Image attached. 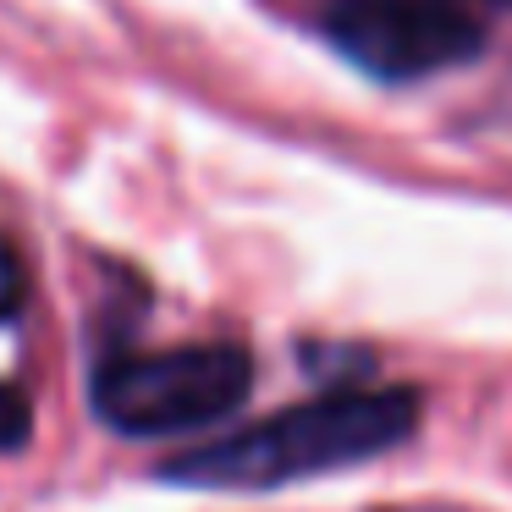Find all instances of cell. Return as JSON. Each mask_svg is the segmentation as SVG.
<instances>
[{"label": "cell", "instance_id": "cell-2", "mask_svg": "<svg viewBox=\"0 0 512 512\" xmlns=\"http://www.w3.org/2000/svg\"><path fill=\"white\" fill-rule=\"evenodd\" d=\"M254 391V358L237 342L116 353L94 369L89 402L116 435H193L237 413Z\"/></svg>", "mask_w": 512, "mask_h": 512}, {"label": "cell", "instance_id": "cell-4", "mask_svg": "<svg viewBox=\"0 0 512 512\" xmlns=\"http://www.w3.org/2000/svg\"><path fill=\"white\" fill-rule=\"evenodd\" d=\"M28 435H34V402L23 386L0 380V452H17Z\"/></svg>", "mask_w": 512, "mask_h": 512}, {"label": "cell", "instance_id": "cell-5", "mask_svg": "<svg viewBox=\"0 0 512 512\" xmlns=\"http://www.w3.org/2000/svg\"><path fill=\"white\" fill-rule=\"evenodd\" d=\"M23 259L12 254V243L0 237V320H12L17 309H23Z\"/></svg>", "mask_w": 512, "mask_h": 512}, {"label": "cell", "instance_id": "cell-1", "mask_svg": "<svg viewBox=\"0 0 512 512\" xmlns=\"http://www.w3.org/2000/svg\"><path fill=\"white\" fill-rule=\"evenodd\" d=\"M413 424H419V397L408 386L325 391V397H309L298 408H281L248 424V430H232L221 441H204L171 457L160 474L177 485L210 490H276L369 463V457L408 441Z\"/></svg>", "mask_w": 512, "mask_h": 512}, {"label": "cell", "instance_id": "cell-3", "mask_svg": "<svg viewBox=\"0 0 512 512\" xmlns=\"http://www.w3.org/2000/svg\"><path fill=\"white\" fill-rule=\"evenodd\" d=\"M325 34L375 78H424L479 50L485 23L468 0H331Z\"/></svg>", "mask_w": 512, "mask_h": 512}]
</instances>
